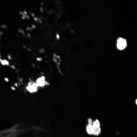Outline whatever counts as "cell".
<instances>
[{
	"instance_id": "obj_9",
	"label": "cell",
	"mask_w": 137,
	"mask_h": 137,
	"mask_svg": "<svg viewBox=\"0 0 137 137\" xmlns=\"http://www.w3.org/2000/svg\"><path fill=\"white\" fill-rule=\"evenodd\" d=\"M1 62L2 64L3 65L7 64L8 63L7 61L2 60H1Z\"/></svg>"
},
{
	"instance_id": "obj_10",
	"label": "cell",
	"mask_w": 137,
	"mask_h": 137,
	"mask_svg": "<svg viewBox=\"0 0 137 137\" xmlns=\"http://www.w3.org/2000/svg\"><path fill=\"white\" fill-rule=\"evenodd\" d=\"M88 124L92 125L93 122L92 119L90 118H89L88 119Z\"/></svg>"
},
{
	"instance_id": "obj_2",
	"label": "cell",
	"mask_w": 137,
	"mask_h": 137,
	"mask_svg": "<svg viewBox=\"0 0 137 137\" xmlns=\"http://www.w3.org/2000/svg\"><path fill=\"white\" fill-rule=\"evenodd\" d=\"M39 87L35 82L30 83L27 87V90L31 93L36 92L38 91Z\"/></svg>"
},
{
	"instance_id": "obj_11",
	"label": "cell",
	"mask_w": 137,
	"mask_h": 137,
	"mask_svg": "<svg viewBox=\"0 0 137 137\" xmlns=\"http://www.w3.org/2000/svg\"><path fill=\"white\" fill-rule=\"evenodd\" d=\"M39 9L40 12L42 13L43 12L44 9L42 6H41L39 7Z\"/></svg>"
},
{
	"instance_id": "obj_6",
	"label": "cell",
	"mask_w": 137,
	"mask_h": 137,
	"mask_svg": "<svg viewBox=\"0 0 137 137\" xmlns=\"http://www.w3.org/2000/svg\"><path fill=\"white\" fill-rule=\"evenodd\" d=\"M92 126L93 127H100V123L98 119H96L93 122Z\"/></svg>"
},
{
	"instance_id": "obj_1",
	"label": "cell",
	"mask_w": 137,
	"mask_h": 137,
	"mask_svg": "<svg viewBox=\"0 0 137 137\" xmlns=\"http://www.w3.org/2000/svg\"><path fill=\"white\" fill-rule=\"evenodd\" d=\"M127 45V42L125 39L121 38L118 39L117 46L118 49L123 50L125 48Z\"/></svg>"
},
{
	"instance_id": "obj_12",
	"label": "cell",
	"mask_w": 137,
	"mask_h": 137,
	"mask_svg": "<svg viewBox=\"0 0 137 137\" xmlns=\"http://www.w3.org/2000/svg\"><path fill=\"white\" fill-rule=\"evenodd\" d=\"M34 19L35 20V21H37L38 20V19L36 17H35L34 18Z\"/></svg>"
},
{
	"instance_id": "obj_3",
	"label": "cell",
	"mask_w": 137,
	"mask_h": 137,
	"mask_svg": "<svg viewBox=\"0 0 137 137\" xmlns=\"http://www.w3.org/2000/svg\"><path fill=\"white\" fill-rule=\"evenodd\" d=\"M36 82L39 87H43L46 85L47 81L44 76H41L37 79Z\"/></svg>"
},
{
	"instance_id": "obj_7",
	"label": "cell",
	"mask_w": 137,
	"mask_h": 137,
	"mask_svg": "<svg viewBox=\"0 0 137 137\" xmlns=\"http://www.w3.org/2000/svg\"><path fill=\"white\" fill-rule=\"evenodd\" d=\"M46 50L45 48L42 47H40L39 49V51L40 53L42 54L45 53Z\"/></svg>"
},
{
	"instance_id": "obj_5",
	"label": "cell",
	"mask_w": 137,
	"mask_h": 137,
	"mask_svg": "<svg viewBox=\"0 0 137 137\" xmlns=\"http://www.w3.org/2000/svg\"><path fill=\"white\" fill-rule=\"evenodd\" d=\"M92 125L88 123L86 126V129L87 132L90 135H92Z\"/></svg>"
},
{
	"instance_id": "obj_13",
	"label": "cell",
	"mask_w": 137,
	"mask_h": 137,
	"mask_svg": "<svg viewBox=\"0 0 137 137\" xmlns=\"http://www.w3.org/2000/svg\"><path fill=\"white\" fill-rule=\"evenodd\" d=\"M136 104H137V100H136Z\"/></svg>"
},
{
	"instance_id": "obj_4",
	"label": "cell",
	"mask_w": 137,
	"mask_h": 137,
	"mask_svg": "<svg viewBox=\"0 0 137 137\" xmlns=\"http://www.w3.org/2000/svg\"><path fill=\"white\" fill-rule=\"evenodd\" d=\"M101 132V129L100 127H93L92 130V135L95 136H98L100 134Z\"/></svg>"
},
{
	"instance_id": "obj_8",
	"label": "cell",
	"mask_w": 137,
	"mask_h": 137,
	"mask_svg": "<svg viewBox=\"0 0 137 137\" xmlns=\"http://www.w3.org/2000/svg\"><path fill=\"white\" fill-rule=\"evenodd\" d=\"M55 37L57 40H59L60 38V35L59 33L57 32L55 34Z\"/></svg>"
}]
</instances>
